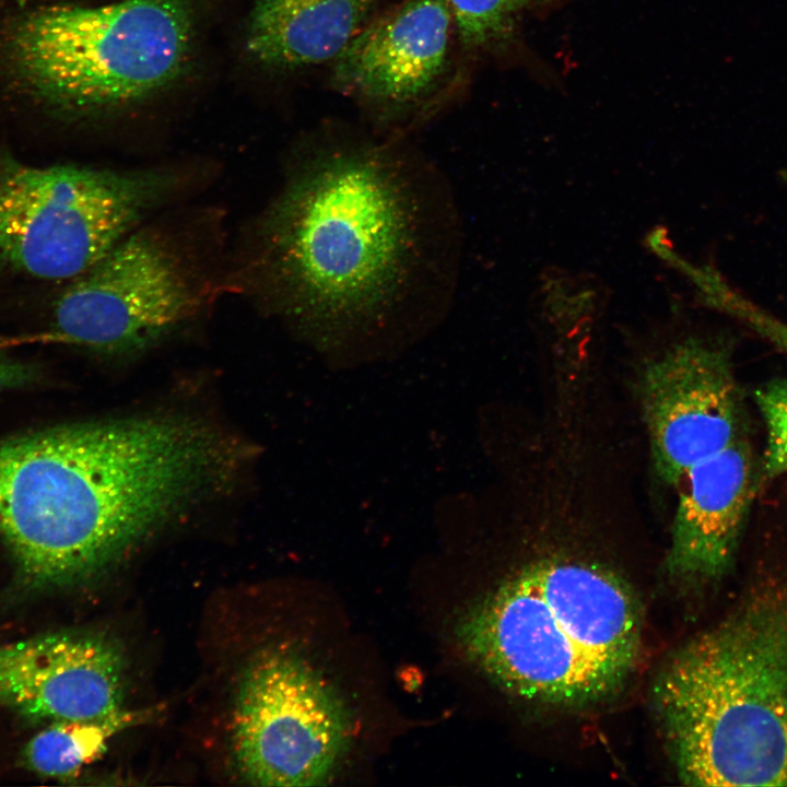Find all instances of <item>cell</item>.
Instances as JSON below:
<instances>
[{"label":"cell","mask_w":787,"mask_h":787,"mask_svg":"<svg viewBox=\"0 0 787 787\" xmlns=\"http://www.w3.org/2000/svg\"><path fill=\"white\" fill-rule=\"evenodd\" d=\"M651 700L683 784L787 786V586L674 651Z\"/></svg>","instance_id":"3957f363"},{"label":"cell","mask_w":787,"mask_h":787,"mask_svg":"<svg viewBox=\"0 0 787 787\" xmlns=\"http://www.w3.org/2000/svg\"><path fill=\"white\" fill-rule=\"evenodd\" d=\"M179 185L166 168L36 166L0 151V269L71 281Z\"/></svg>","instance_id":"8992f818"},{"label":"cell","mask_w":787,"mask_h":787,"mask_svg":"<svg viewBox=\"0 0 787 787\" xmlns=\"http://www.w3.org/2000/svg\"><path fill=\"white\" fill-rule=\"evenodd\" d=\"M638 385L653 462L666 483L678 485L738 439V391L715 342L690 336L670 343L646 360Z\"/></svg>","instance_id":"9c48e42d"},{"label":"cell","mask_w":787,"mask_h":787,"mask_svg":"<svg viewBox=\"0 0 787 787\" xmlns=\"http://www.w3.org/2000/svg\"><path fill=\"white\" fill-rule=\"evenodd\" d=\"M202 271L177 236L138 227L68 282L50 337L106 355L144 350L202 309L211 292Z\"/></svg>","instance_id":"52a82bcc"},{"label":"cell","mask_w":787,"mask_h":787,"mask_svg":"<svg viewBox=\"0 0 787 787\" xmlns=\"http://www.w3.org/2000/svg\"><path fill=\"white\" fill-rule=\"evenodd\" d=\"M377 0H255L246 49L292 70L333 61L371 20Z\"/></svg>","instance_id":"4fadbf2b"},{"label":"cell","mask_w":787,"mask_h":787,"mask_svg":"<svg viewBox=\"0 0 787 787\" xmlns=\"http://www.w3.org/2000/svg\"><path fill=\"white\" fill-rule=\"evenodd\" d=\"M742 442L691 467L679 482L667 571L691 586L720 580L733 562L753 491Z\"/></svg>","instance_id":"7c38bea8"},{"label":"cell","mask_w":787,"mask_h":787,"mask_svg":"<svg viewBox=\"0 0 787 787\" xmlns=\"http://www.w3.org/2000/svg\"><path fill=\"white\" fill-rule=\"evenodd\" d=\"M726 312L742 318L770 341L787 350V324L767 316L736 293L728 299Z\"/></svg>","instance_id":"e0dca14e"},{"label":"cell","mask_w":787,"mask_h":787,"mask_svg":"<svg viewBox=\"0 0 787 787\" xmlns=\"http://www.w3.org/2000/svg\"><path fill=\"white\" fill-rule=\"evenodd\" d=\"M461 46L490 49L504 39L518 13L531 0H447Z\"/></svg>","instance_id":"9a60e30c"},{"label":"cell","mask_w":787,"mask_h":787,"mask_svg":"<svg viewBox=\"0 0 787 787\" xmlns=\"http://www.w3.org/2000/svg\"><path fill=\"white\" fill-rule=\"evenodd\" d=\"M642 627L638 598L618 574L544 559L474 603L457 635L470 659L509 693L579 706L621 690L635 668Z\"/></svg>","instance_id":"277c9868"},{"label":"cell","mask_w":787,"mask_h":787,"mask_svg":"<svg viewBox=\"0 0 787 787\" xmlns=\"http://www.w3.org/2000/svg\"><path fill=\"white\" fill-rule=\"evenodd\" d=\"M125 692V655L105 635L56 632L0 647V702L27 718L105 717Z\"/></svg>","instance_id":"8fae6325"},{"label":"cell","mask_w":787,"mask_h":787,"mask_svg":"<svg viewBox=\"0 0 787 787\" xmlns=\"http://www.w3.org/2000/svg\"><path fill=\"white\" fill-rule=\"evenodd\" d=\"M454 31L447 0H402L332 61V86L388 116L414 109L446 78Z\"/></svg>","instance_id":"30bf717a"},{"label":"cell","mask_w":787,"mask_h":787,"mask_svg":"<svg viewBox=\"0 0 787 787\" xmlns=\"http://www.w3.org/2000/svg\"><path fill=\"white\" fill-rule=\"evenodd\" d=\"M201 467L172 415L0 441V538L34 588L89 579L196 501Z\"/></svg>","instance_id":"7a4b0ae2"},{"label":"cell","mask_w":787,"mask_h":787,"mask_svg":"<svg viewBox=\"0 0 787 787\" xmlns=\"http://www.w3.org/2000/svg\"><path fill=\"white\" fill-rule=\"evenodd\" d=\"M193 26L185 0L55 4L20 17L5 52L17 79L45 103L102 114L174 83L188 62Z\"/></svg>","instance_id":"5b68a950"},{"label":"cell","mask_w":787,"mask_h":787,"mask_svg":"<svg viewBox=\"0 0 787 787\" xmlns=\"http://www.w3.org/2000/svg\"><path fill=\"white\" fill-rule=\"evenodd\" d=\"M37 376L34 364L0 351V393L25 387Z\"/></svg>","instance_id":"ac0fdd59"},{"label":"cell","mask_w":787,"mask_h":787,"mask_svg":"<svg viewBox=\"0 0 787 787\" xmlns=\"http://www.w3.org/2000/svg\"><path fill=\"white\" fill-rule=\"evenodd\" d=\"M348 738L342 702L298 655L268 649L246 668L232 724L234 760L246 782L272 787L322 784Z\"/></svg>","instance_id":"ba28073f"},{"label":"cell","mask_w":787,"mask_h":787,"mask_svg":"<svg viewBox=\"0 0 787 787\" xmlns=\"http://www.w3.org/2000/svg\"><path fill=\"white\" fill-rule=\"evenodd\" d=\"M153 715L152 709L128 710L124 707L95 719L50 721L26 744V766L50 778H69L96 761L109 741L129 727Z\"/></svg>","instance_id":"5bb4252c"},{"label":"cell","mask_w":787,"mask_h":787,"mask_svg":"<svg viewBox=\"0 0 787 787\" xmlns=\"http://www.w3.org/2000/svg\"><path fill=\"white\" fill-rule=\"evenodd\" d=\"M255 235L261 299L312 334L422 326L451 306L462 257L453 190L396 141L327 137L304 148Z\"/></svg>","instance_id":"6da1fadb"},{"label":"cell","mask_w":787,"mask_h":787,"mask_svg":"<svg viewBox=\"0 0 787 787\" xmlns=\"http://www.w3.org/2000/svg\"><path fill=\"white\" fill-rule=\"evenodd\" d=\"M756 402L767 428L765 469L770 475L787 472V380L761 387Z\"/></svg>","instance_id":"2e32d148"}]
</instances>
